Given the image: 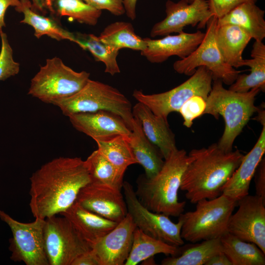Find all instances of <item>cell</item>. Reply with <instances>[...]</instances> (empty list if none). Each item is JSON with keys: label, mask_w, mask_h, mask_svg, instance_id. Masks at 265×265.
Instances as JSON below:
<instances>
[{"label": "cell", "mask_w": 265, "mask_h": 265, "mask_svg": "<svg viewBox=\"0 0 265 265\" xmlns=\"http://www.w3.org/2000/svg\"><path fill=\"white\" fill-rule=\"evenodd\" d=\"M29 180L31 212L35 218L43 219L66 211L91 181L85 160L78 157L55 158L42 165Z\"/></svg>", "instance_id": "cell-1"}, {"label": "cell", "mask_w": 265, "mask_h": 265, "mask_svg": "<svg viewBox=\"0 0 265 265\" xmlns=\"http://www.w3.org/2000/svg\"><path fill=\"white\" fill-rule=\"evenodd\" d=\"M191 160L182 178L180 189L191 203L212 199L222 194L223 187L240 164L244 155L238 150L225 152L217 143L193 149Z\"/></svg>", "instance_id": "cell-2"}, {"label": "cell", "mask_w": 265, "mask_h": 265, "mask_svg": "<svg viewBox=\"0 0 265 265\" xmlns=\"http://www.w3.org/2000/svg\"><path fill=\"white\" fill-rule=\"evenodd\" d=\"M191 160L185 150L177 149L164 159L161 169L154 177L139 176L135 192L140 203L152 212L179 216L184 211L186 202L179 201L178 191Z\"/></svg>", "instance_id": "cell-3"}, {"label": "cell", "mask_w": 265, "mask_h": 265, "mask_svg": "<svg viewBox=\"0 0 265 265\" xmlns=\"http://www.w3.org/2000/svg\"><path fill=\"white\" fill-rule=\"evenodd\" d=\"M261 91L255 87L246 92H235L224 88L221 80H213L203 115L210 114L215 119L220 115L223 118L225 129L217 145L224 151H232L235 139L257 111L259 107L255 105V101Z\"/></svg>", "instance_id": "cell-4"}, {"label": "cell", "mask_w": 265, "mask_h": 265, "mask_svg": "<svg viewBox=\"0 0 265 265\" xmlns=\"http://www.w3.org/2000/svg\"><path fill=\"white\" fill-rule=\"evenodd\" d=\"M53 105L68 117L79 113L111 112L121 117L131 130L134 120L132 104L123 93L112 86L90 79L78 92Z\"/></svg>", "instance_id": "cell-5"}, {"label": "cell", "mask_w": 265, "mask_h": 265, "mask_svg": "<svg viewBox=\"0 0 265 265\" xmlns=\"http://www.w3.org/2000/svg\"><path fill=\"white\" fill-rule=\"evenodd\" d=\"M196 204L194 211L180 215L183 220L181 235L184 240L196 243L220 238L228 232L237 201L221 194L212 199L199 200Z\"/></svg>", "instance_id": "cell-6"}, {"label": "cell", "mask_w": 265, "mask_h": 265, "mask_svg": "<svg viewBox=\"0 0 265 265\" xmlns=\"http://www.w3.org/2000/svg\"><path fill=\"white\" fill-rule=\"evenodd\" d=\"M89 77V73L76 72L60 58L54 57L47 59L31 79L28 94L43 102L53 104L80 90Z\"/></svg>", "instance_id": "cell-7"}, {"label": "cell", "mask_w": 265, "mask_h": 265, "mask_svg": "<svg viewBox=\"0 0 265 265\" xmlns=\"http://www.w3.org/2000/svg\"><path fill=\"white\" fill-rule=\"evenodd\" d=\"M212 81V73L205 67L200 66L188 79L167 91L146 94L136 89L132 96L155 115L167 121L168 115L172 112H179L183 105L190 98L199 96L207 100Z\"/></svg>", "instance_id": "cell-8"}, {"label": "cell", "mask_w": 265, "mask_h": 265, "mask_svg": "<svg viewBox=\"0 0 265 265\" xmlns=\"http://www.w3.org/2000/svg\"><path fill=\"white\" fill-rule=\"evenodd\" d=\"M217 20L214 15L210 18L201 43L189 55L175 61L173 67L179 74L191 76L197 68L204 66L212 73L213 80H220L230 85L241 71L226 63L220 52L216 41Z\"/></svg>", "instance_id": "cell-9"}, {"label": "cell", "mask_w": 265, "mask_h": 265, "mask_svg": "<svg viewBox=\"0 0 265 265\" xmlns=\"http://www.w3.org/2000/svg\"><path fill=\"white\" fill-rule=\"evenodd\" d=\"M44 243L49 265H72L92 249L66 217L56 215L45 219Z\"/></svg>", "instance_id": "cell-10"}, {"label": "cell", "mask_w": 265, "mask_h": 265, "mask_svg": "<svg viewBox=\"0 0 265 265\" xmlns=\"http://www.w3.org/2000/svg\"><path fill=\"white\" fill-rule=\"evenodd\" d=\"M122 189L128 213L136 227L148 236L169 245L180 247L184 244L181 235L183 223L181 215L178 222L174 223L168 216L152 212L145 207L129 182H124Z\"/></svg>", "instance_id": "cell-11"}, {"label": "cell", "mask_w": 265, "mask_h": 265, "mask_svg": "<svg viewBox=\"0 0 265 265\" xmlns=\"http://www.w3.org/2000/svg\"><path fill=\"white\" fill-rule=\"evenodd\" d=\"M0 218L11 229L9 239L11 260L26 265H49L44 243L45 219L35 218L34 221L21 222L0 210Z\"/></svg>", "instance_id": "cell-12"}, {"label": "cell", "mask_w": 265, "mask_h": 265, "mask_svg": "<svg viewBox=\"0 0 265 265\" xmlns=\"http://www.w3.org/2000/svg\"><path fill=\"white\" fill-rule=\"evenodd\" d=\"M237 206L230 217L228 232L256 244L265 253V200L248 194L237 202Z\"/></svg>", "instance_id": "cell-13"}, {"label": "cell", "mask_w": 265, "mask_h": 265, "mask_svg": "<svg viewBox=\"0 0 265 265\" xmlns=\"http://www.w3.org/2000/svg\"><path fill=\"white\" fill-rule=\"evenodd\" d=\"M165 12V18L152 27L150 32L152 37L179 33L188 26L197 25L199 28H204L212 16L208 0H194L190 3L186 0L177 2L167 0Z\"/></svg>", "instance_id": "cell-14"}, {"label": "cell", "mask_w": 265, "mask_h": 265, "mask_svg": "<svg viewBox=\"0 0 265 265\" xmlns=\"http://www.w3.org/2000/svg\"><path fill=\"white\" fill-rule=\"evenodd\" d=\"M76 201L87 210L118 223L128 214L121 190L91 182L80 189Z\"/></svg>", "instance_id": "cell-15"}, {"label": "cell", "mask_w": 265, "mask_h": 265, "mask_svg": "<svg viewBox=\"0 0 265 265\" xmlns=\"http://www.w3.org/2000/svg\"><path fill=\"white\" fill-rule=\"evenodd\" d=\"M136 225L130 215L92 247L99 265H123L130 253Z\"/></svg>", "instance_id": "cell-16"}, {"label": "cell", "mask_w": 265, "mask_h": 265, "mask_svg": "<svg viewBox=\"0 0 265 265\" xmlns=\"http://www.w3.org/2000/svg\"><path fill=\"white\" fill-rule=\"evenodd\" d=\"M205 33L198 30L194 33L184 31L177 35L164 36L158 39L144 38L146 48L141 52L149 62L159 63L174 55L184 58L189 55L201 43Z\"/></svg>", "instance_id": "cell-17"}, {"label": "cell", "mask_w": 265, "mask_h": 265, "mask_svg": "<svg viewBox=\"0 0 265 265\" xmlns=\"http://www.w3.org/2000/svg\"><path fill=\"white\" fill-rule=\"evenodd\" d=\"M68 117L77 130L94 140L116 135L128 136L132 132L131 129L121 117L107 111L79 113Z\"/></svg>", "instance_id": "cell-18"}, {"label": "cell", "mask_w": 265, "mask_h": 265, "mask_svg": "<svg viewBox=\"0 0 265 265\" xmlns=\"http://www.w3.org/2000/svg\"><path fill=\"white\" fill-rule=\"evenodd\" d=\"M265 152V125L251 151L243 159L223 187L222 194L238 202L249 194V186L256 169Z\"/></svg>", "instance_id": "cell-19"}, {"label": "cell", "mask_w": 265, "mask_h": 265, "mask_svg": "<svg viewBox=\"0 0 265 265\" xmlns=\"http://www.w3.org/2000/svg\"><path fill=\"white\" fill-rule=\"evenodd\" d=\"M132 112L133 117L139 121L146 137L159 149L164 159L178 149L175 135L168 121L155 115L147 106L139 102L132 106Z\"/></svg>", "instance_id": "cell-20"}, {"label": "cell", "mask_w": 265, "mask_h": 265, "mask_svg": "<svg viewBox=\"0 0 265 265\" xmlns=\"http://www.w3.org/2000/svg\"><path fill=\"white\" fill-rule=\"evenodd\" d=\"M60 214L71 223L91 247L118 223L87 210L76 201Z\"/></svg>", "instance_id": "cell-21"}, {"label": "cell", "mask_w": 265, "mask_h": 265, "mask_svg": "<svg viewBox=\"0 0 265 265\" xmlns=\"http://www.w3.org/2000/svg\"><path fill=\"white\" fill-rule=\"evenodd\" d=\"M131 130L128 139L133 156L144 168L145 177L152 178L161 169L164 158L159 149L146 137L139 121L135 117Z\"/></svg>", "instance_id": "cell-22"}, {"label": "cell", "mask_w": 265, "mask_h": 265, "mask_svg": "<svg viewBox=\"0 0 265 265\" xmlns=\"http://www.w3.org/2000/svg\"><path fill=\"white\" fill-rule=\"evenodd\" d=\"M251 39L250 34L240 26L217 25V45L225 62L235 68L242 66L243 52Z\"/></svg>", "instance_id": "cell-23"}, {"label": "cell", "mask_w": 265, "mask_h": 265, "mask_svg": "<svg viewBox=\"0 0 265 265\" xmlns=\"http://www.w3.org/2000/svg\"><path fill=\"white\" fill-rule=\"evenodd\" d=\"M265 13L255 3H243L218 18L217 25L238 26L245 30L255 41H263L265 37Z\"/></svg>", "instance_id": "cell-24"}, {"label": "cell", "mask_w": 265, "mask_h": 265, "mask_svg": "<svg viewBox=\"0 0 265 265\" xmlns=\"http://www.w3.org/2000/svg\"><path fill=\"white\" fill-rule=\"evenodd\" d=\"M252 58L244 59L242 66L250 67V73L239 74L231 84L229 90L238 92H246L258 87L265 90V45L263 41H255L251 52Z\"/></svg>", "instance_id": "cell-25"}, {"label": "cell", "mask_w": 265, "mask_h": 265, "mask_svg": "<svg viewBox=\"0 0 265 265\" xmlns=\"http://www.w3.org/2000/svg\"><path fill=\"white\" fill-rule=\"evenodd\" d=\"M20 1V5L15 8L17 11L23 13L24 18L20 23L32 26L34 29V35L37 38L47 35L57 41L68 40L74 42V33L64 29L52 18L37 13L32 8L29 0Z\"/></svg>", "instance_id": "cell-26"}, {"label": "cell", "mask_w": 265, "mask_h": 265, "mask_svg": "<svg viewBox=\"0 0 265 265\" xmlns=\"http://www.w3.org/2000/svg\"><path fill=\"white\" fill-rule=\"evenodd\" d=\"M222 252L232 265H265V253L256 244L227 232L220 238Z\"/></svg>", "instance_id": "cell-27"}, {"label": "cell", "mask_w": 265, "mask_h": 265, "mask_svg": "<svg viewBox=\"0 0 265 265\" xmlns=\"http://www.w3.org/2000/svg\"><path fill=\"white\" fill-rule=\"evenodd\" d=\"M199 243L187 244L178 254L170 256L161 262L162 265H203L214 255L222 252L220 238L201 241Z\"/></svg>", "instance_id": "cell-28"}, {"label": "cell", "mask_w": 265, "mask_h": 265, "mask_svg": "<svg viewBox=\"0 0 265 265\" xmlns=\"http://www.w3.org/2000/svg\"><path fill=\"white\" fill-rule=\"evenodd\" d=\"M98 37L102 42L115 51L128 48L141 52L146 47L144 39L135 33L130 23L126 22H115L108 25Z\"/></svg>", "instance_id": "cell-29"}, {"label": "cell", "mask_w": 265, "mask_h": 265, "mask_svg": "<svg viewBox=\"0 0 265 265\" xmlns=\"http://www.w3.org/2000/svg\"><path fill=\"white\" fill-rule=\"evenodd\" d=\"M179 247L148 236L136 227L133 232L131 250L124 265H136L159 253L174 256L178 254Z\"/></svg>", "instance_id": "cell-30"}, {"label": "cell", "mask_w": 265, "mask_h": 265, "mask_svg": "<svg viewBox=\"0 0 265 265\" xmlns=\"http://www.w3.org/2000/svg\"><path fill=\"white\" fill-rule=\"evenodd\" d=\"M128 136L116 135L95 140L97 150L124 173L128 166L137 163L129 143Z\"/></svg>", "instance_id": "cell-31"}, {"label": "cell", "mask_w": 265, "mask_h": 265, "mask_svg": "<svg viewBox=\"0 0 265 265\" xmlns=\"http://www.w3.org/2000/svg\"><path fill=\"white\" fill-rule=\"evenodd\" d=\"M85 161L91 182L121 191L125 173L119 170L98 150L93 151Z\"/></svg>", "instance_id": "cell-32"}, {"label": "cell", "mask_w": 265, "mask_h": 265, "mask_svg": "<svg viewBox=\"0 0 265 265\" xmlns=\"http://www.w3.org/2000/svg\"><path fill=\"white\" fill-rule=\"evenodd\" d=\"M74 42L82 49L88 50L97 61L102 62L105 65V73L114 76L120 72L117 61L119 52L112 50L98 36L93 34L76 33Z\"/></svg>", "instance_id": "cell-33"}, {"label": "cell", "mask_w": 265, "mask_h": 265, "mask_svg": "<svg viewBox=\"0 0 265 265\" xmlns=\"http://www.w3.org/2000/svg\"><path fill=\"white\" fill-rule=\"evenodd\" d=\"M55 14L60 17L68 16L78 22L95 26L102 15L97 10L82 0H53Z\"/></svg>", "instance_id": "cell-34"}, {"label": "cell", "mask_w": 265, "mask_h": 265, "mask_svg": "<svg viewBox=\"0 0 265 265\" xmlns=\"http://www.w3.org/2000/svg\"><path fill=\"white\" fill-rule=\"evenodd\" d=\"M1 41L0 52V80L18 74L20 71V64L13 57V50L7 39L6 33L0 31Z\"/></svg>", "instance_id": "cell-35"}, {"label": "cell", "mask_w": 265, "mask_h": 265, "mask_svg": "<svg viewBox=\"0 0 265 265\" xmlns=\"http://www.w3.org/2000/svg\"><path fill=\"white\" fill-rule=\"evenodd\" d=\"M206 100L201 96H194L188 99L182 106L179 112L184 119V125L190 128L195 118L203 115Z\"/></svg>", "instance_id": "cell-36"}, {"label": "cell", "mask_w": 265, "mask_h": 265, "mask_svg": "<svg viewBox=\"0 0 265 265\" xmlns=\"http://www.w3.org/2000/svg\"><path fill=\"white\" fill-rule=\"evenodd\" d=\"M258 0H208L212 15L220 18L238 5L246 2L255 3Z\"/></svg>", "instance_id": "cell-37"}, {"label": "cell", "mask_w": 265, "mask_h": 265, "mask_svg": "<svg viewBox=\"0 0 265 265\" xmlns=\"http://www.w3.org/2000/svg\"><path fill=\"white\" fill-rule=\"evenodd\" d=\"M95 9L106 10L115 16L125 13L123 0H82Z\"/></svg>", "instance_id": "cell-38"}, {"label": "cell", "mask_w": 265, "mask_h": 265, "mask_svg": "<svg viewBox=\"0 0 265 265\" xmlns=\"http://www.w3.org/2000/svg\"><path fill=\"white\" fill-rule=\"evenodd\" d=\"M256 195L265 200V159L263 158L254 175Z\"/></svg>", "instance_id": "cell-39"}, {"label": "cell", "mask_w": 265, "mask_h": 265, "mask_svg": "<svg viewBox=\"0 0 265 265\" xmlns=\"http://www.w3.org/2000/svg\"><path fill=\"white\" fill-rule=\"evenodd\" d=\"M72 265H99V264L91 249L78 257Z\"/></svg>", "instance_id": "cell-40"}, {"label": "cell", "mask_w": 265, "mask_h": 265, "mask_svg": "<svg viewBox=\"0 0 265 265\" xmlns=\"http://www.w3.org/2000/svg\"><path fill=\"white\" fill-rule=\"evenodd\" d=\"M32 8L35 11H38L43 13L48 11L52 14H55L53 6V0H31Z\"/></svg>", "instance_id": "cell-41"}, {"label": "cell", "mask_w": 265, "mask_h": 265, "mask_svg": "<svg viewBox=\"0 0 265 265\" xmlns=\"http://www.w3.org/2000/svg\"><path fill=\"white\" fill-rule=\"evenodd\" d=\"M21 4L20 0H0V31L5 26L4 15L9 6L17 7Z\"/></svg>", "instance_id": "cell-42"}, {"label": "cell", "mask_w": 265, "mask_h": 265, "mask_svg": "<svg viewBox=\"0 0 265 265\" xmlns=\"http://www.w3.org/2000/svg\"><path fill=\"white\" fill-rule=\"evenodd\" d=\"M205 265H232L228 257L221 252L212 257Z\"/></svg>", "instance_id": "cell-43"}, {"label": "cell", "mask_w": 265, "mask_h": 265, "mask_svg": "<svg viewBox=\"0 0 265 265\" xmlns=\"http://www.w3.org/2000/svg\"><path fill=\"white\" fill-rule=\"evenodd\" d=\"M137 0H123L125 13L132 20L136 18V6Z\"/></svg>", "instance_id": "cell-44"}, {"label": "cell", "mask_w": 265, "mask_h": 265, "mask_svg": "<svg viewBox=\"0 0 265 265\" xmlns=\"http://www.w3.org/2000/svg\"><path fill=\"white\" fill-rule=\"evenodd\" d=\"M257 112L258 115L254 119L259 121L262 126L265 125V111L264 108L259 107Z\"/></svg>", "instance_id": "cell-45"}, {"label": "cell", "mask_w": 265, "mask_h": 265, "mask_svg": "<svg viewBox=\"0 0 265 265\" xmlns=\"http://www.w3.org/2000/svg\"><path fill=\"white\" fill-rule=\"evenodd\" d=\"M186 0L189 3H190V2H192L194 0Z\"/></svg>", "instance_id": "cell-46"}]
</instances>
